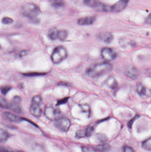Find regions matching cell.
Listing matches in <instances>:
<instances>
[{"mask_svg":"<svg viewBox=\"0 0 151 152\" xmlns=\"http://www.w3.org/2000/svg\"><path fill=\"white\" fill-rule=\"evenodd\" d=\"M112 69L111 64L108 62H103L90 66L87 69L86 73L88 75L95 77L107 74Z\"/></svg>","mask_w":151,"mask_h":152,"instance_id":"cell-1","label":"cell"},{"mask_svg":"<svg viewBox=\"0 0 151 152\" xmlns=\"http://www.w3.org/2000/svg\"><path fill=\"white\" fill-rule=\"evenodd\" d=\"M22 14L30 19L32 22H38L36 18L40 13V10L38 6L33 3H27L23 5L21 9Z\"/></svg>","mask_w":151,"mask_h":152,"instance_id":"cell-2","label":"cell"},{"mask_svg":"<svg viewBox=\"0 0 151 152\" xmlns=\"http://www.w3.org/2000/svg\"><path fill=\"white\" fill-rule=\"evenodd\" d=\"M43 101L40 95L35 96L32 98L29 111L35 118H40L43 112Z\"/></svg>","mask_w":151,"mask_h":152,"instance_id":"cell-3","label":"cell"},{"mask_svg":"<svg viewBox=\"0 0 151 152\" xmlns=\"http://www.w3.org/2000/svg\"><path fill=\"white\" fill-rule=\"evenodd\" d=\"M66 50L62 46L56 47L51 55V59L55 64H59L67 57Z\"/></svg>","mask_w":151,"mask_h":152,"instance_id":"cell-4","label":"cell"},{"mask_svg":"<svg viewBox=\"0 0 151 152\" xmlns=\"http://www.w3.org/2000/svg\"><path fill=\"white\" fill-rule=\"evenodd\" d=\"M44 114L45 117L51 121H55L59 118L60 111L58 108L52 106H48L45 108Z\"/></svg>","mask_w":151,"mask_h":152,"instance_id":"cell-5","label":"cell"},{"mask_svg":"<svg viewBox=\"0 0 151 152\" xmlns=\"http://www.w3.org/2000/svg\"><path fill=\"white\" fill-rule=\"evenodd\" d=\"M55 125L56 127L64 132L69 130L71 126V122L69 119L65 117H59L55 120Z\"/></svg>","mask_w":151,"mask_h":152,"instance_id":"cell-6","label":"cell"},{"mask_svg":"<svg viewBox=\"0 0 151 152\" xmlns=\"http://www.w3.org/2000/svg\"><path fill=\"white\" fill-rule=\"evenodd\" d=\"M21 99L20 96H15L13 97L11 102L9 103V108L11 110L16 113H20L21 111L20 104Z\"/></svg>","mask_w":151,"mask_h":152,"instance_id":"cell-7","label":"cell"},{"mask_svg":"<svg viewBox=\"0 0 151 152\" xmlns=\"http://www.w3.org/2000/svg\"><path fill=\"white\" fill-rule=\"evenodd\" d=\"M102 58L106 61H109L113 60L116 58V53L113 49L110 48H104L102 50Z\"/></svg>","mask_w":151,"mask_h":152,"instance_id":"cell-8","label":"cell"},{"mask_svg":"<svg viewBox=\"0 0 151 152\" xmlns=\"http://www.w3.org/2000/svg\"><path fill=\"white\" fill-rule=\"evenodd\" d=\"M1 117L4 120L14 123H18L22 121L23 120L21 117L7 112L3 113Z\"/></svg>","mask_w":151,"mask_h":152,"instance_id":"cell-9","label":"cell"},{"mask_svg":"<svg viewBox=\"0 0 151 152\" xmlns=\"http://www.w3.org/2000/svg\"><path fill=\"white\" fill-rule=\"evenodd\" d=\"M129 0H119L111 7V11L119 12L123 11L127 6Z\"/></svg>","mask_w":151,"mask_h":152,"instance_id":"cell-10","label":"cell"},{"mask_svg":"<svg viewBox=\"0 0 151 152\" xmlns=\"http://www.w3.org/2000/svg\"><path fill=\"white\" fill-rule=\"evenodd\" d=\"M95 17L94 16L85 17V18H80L78 20V23L79 25H81V26L90 25L93 24L95 22Z\"/></svg>","mask_w":151,"mask_h":152,"instance_id":"cell-11","label":"cell"},{"mask_svg":"<svg viewBox=\"0 0 151 152\" xmlns=\"http://www.w3.org/2000/svg\"><path fill=\"white\" fill-rule=\"evenodd\" d=\"M125 74L127 77L133 79L137 78L138 76V72L137 70L134 67L129 68L127 69Z\"/></svg>","mask_w":151,"mask_h":152,"instance_id":"cell-12","label":"cell"},{"mask_svg":"<svg viewBox=\"0 0 151 152\" xmlns=\"http://www.w3.org/2000/svg\"><path fill=\"white\" fill-rule=\"evenodd\" d=\"M83 3L87 6L95 10L101 2L98 0H84Z\"/></svg>","mask_w":151,"mask_h":152,"instance_id":"cell-13","label":"cell"},{"mask_svg":"<svg viewBox=\"0 0 151 152\" xmlns=\"http://www.w3.org/2000/svg\"><path fill=\"white\" fill-rule=\"evenodd\" d=\"M9 137V134L6 130L0 128V142H5Z\"/></svg>","mask_w":151,"mask_h":152,"instance_id":"cell-14","label":"cell"},{"mask_svg":"<svg viewBox=\"0 0 151 152\" xmlns=\"http://www.w3.org/2000/svg\"><path fill=\"white\" fill-rule=\"evenodd\" d=\"M99 37L104 42L107 43L111 42L113 39V35L110 33H105V34H102Z\"/></svg>","mask_w":151,"mask_h":152,"instance_id":"cell-15","label":"cell"},{"mask_svg":"<svg viewBox=\"0 0 151 152\" xmlns=\"http://www.w3.org/2000/svg\"><path fill=\"white\" fill-rule=\"evenodd\" d=\"M106 84L109 87L112 88H115L118 86V82L113 77H111L107 79Z\"/></svg>","mask_w":151,"mask_h":152,"instance_id":"cell-16","label":"cell"},{"mask_svg":"<svg viewBox=\"0 0 151 152\" xmlns=\"http://www.w3.org/2000/svg\"><path fill=\"white\" fill-rule=\"evenodd\" d=\"M58 30L56 28H52L50 30L48 34V36L51 40H55L58 39Z\"/></svg>","mask_w":151,"mask_h":152,"instance_id":"cell-17","label":"cell"},{"mask_svg":"<svg viewBox=\"0 0 151 152\" xmlns=\"http://www.w3.org/2000/svg\"><path fill=\"white\" fill-rule=\"evenodd\" d=\"M137 90L138 94L142 96L145 95L147 93V89L141 83H139L137 85Z\"/></svg>","mask_w":151,"mask_h":152,"instance_id":"cell-18","label":"cell"},{"mask_svg":"<svg viewBox=\"0 0 151 152\" xmlns=\"http://www.w3.org/2000/svg\"><path fill=\"white\" fill-rule=\"evenodd\" d=\"M51 4L53 7L59 8L64 6L65 2L64 0H51Z\"/></svg>","mask_w":151,"mask_h":152,"instance_id":"cell-19","label":"cell"},{"mask_svg":"<svg viewBox=\"0 0 151 152\" xmlns=\"http://www.w3.org/2000/svg\"><path fill=\"white\" fill-rule=\"evenodd\" d=\"M68 34L66 30H58V39H59L61 41H64L67 37Z\"/></svg>","mask_w":151,"mask_h":152,"instance_id":"cell-20","label":"cell"},{"mask_svg":"<svg viewBox=\"0 0 151 152\" xmlns=\"http://www.w3.org/2000/svg\"><path fill=\"white\" fill-rule=\"evenodd\" d=\"M95 149L98 151L105 152L110 150V146L107 144L101 145L97 146Z\"/></svg>","mask_w":151,"mask_h":152,"instance_id":"cell-21","label":"cell"},{"mask_svg":"<svg viewBox=\"0 0 151 152\" xmlns=\"http://www.w3.org/2000/svg\"><path fill=\"white\" fill-rule=\"evenodd\" d=\"M142 147L144 149L150 151L151 149V139L150 138L145 140L142 144Z\"/></svg>","mask_w":151,"mask_h":152,"instance_id":"cell-22","label":"cell"},{"mask_svg":"<svg viewBox=\"0 0 151 152\" xmlns=\"http://www.w3.org/2000/svg\"><path fill=\"white\" fill-rule=\"evenodd\" d=\"M0 152H25L18 150H13L8 147L0 145Z\"/></svg>","mask_w":151,"mask_h":152,"instance_id":"cell-23","label":"cell"},{"mask_svg":"<svg viewBox=\"0 0 151 152\" xmlns=\"http://www.w3.org/2000/svg\"><path fill=\"white\" fill-rule=\"evenodd\" d=\"M9 103L4 97L0 96V107L3 109H8Z\"/></svg>","mask_w":151,"mask_h":152,"instance_id":"cell-24","label":"cell"},{"mask_svg":"<svg viewBox=\"0 0 151 152\" xmlns=\"http://www.w3.org/2000/svg\"><path fill=\"white\" fill-rule=\"evenodd\" d=\"M87 137L86 130H79L77 131L76 137L77 138H82V137Z\"/></svg>","mask_w":151,"mask_h":152,"instance_id":"cell-25","label":"cell"},{"mask_svg":"<svg viewBox=\"0 0 151 152\" xmlns=\"http://www.w3.org/2000/svg\"><path fill=\"white\" fill-rule=\"evenodd\" d=\"M13 22V20L11 18L9 17H4L2 19V23L4 25H9L12 24Z\"/></svg>","mask_w":151,"mask_h":152,"instance_id":"cell-26","label":"cell"},{"mask_svg":"<svg viewBox=\"0 0 151 152\" xmlns=\"http://www.w3.org/2000/svg\"><path fill=\"white\" fill-rule=\"evenodd\" d=\"M82 152H99L96 149H93L90 147L83 146L82 148Z\"/></svg>","mask_w":151,"mask_h":152,"instance_id":"cell-27","label":"cell"},{"mask_svg":"<svg viewBox=\"0 0 151 152\" xmlns=\"http://www.w3.org/2000/svg\"><path fill=\"white\" fill-rule=\"evenodd\" d=\"M81 109L83 112L87 113H90V109L89 106L87 104H82L80 105Z\"/></svg>","mask_w":151,"mask_h":152,"instance_id":"cell-28","label":"cell"},{"mask_svg":"<svg viewBox=\"0 0 151 152\" xmlns=\"http://www.w3.org/2000/svg\"><path fill=\"white\" fill-rule=\"evenodd\" d=\"M11 87L8 86H4L2 87L1 88V91L3 94H6L10 90Z\"/></svg>","mask_w":151,"mask_h":152,"instance_id":"cell-29","label":"cell"},{"mask_svg":"<svg viewBox=\"0 0 151 152\" xmlns=\"http://www.w3.org/2000/svg\"><path fill=\"white\" fill-rule=\"evenodd\" d=\"M97 137L101 142H105L107 140V138L105 135L103 134H98Z\"/></svg>","mask_w":151,"mask_h":152,"instance_id":"cell-30","label":"cell"},{"mask_svg":"<svg viewBox=\"0 0 151 152\" xmlns=\"http://www.w3.org/2000/svg\"><path fill=\"white\" fill-rule=\"evenodd\" d=\"M69 99V98H64V99H61V100H59L57 104V105H60V104H64L66 103V102L68 101V100Z\"/></svg>","mask_w":151,"mask_h":152,"instance_id":"cell-31","label":"cell"},{"mask_svg":"<svg viewBox=\"0 0 151 152\" xmlns=\"http://www.w3.org/2000/svg\"><path fill=\"white\" fill-rule=\"evenodd\" d=\"M123 152H134V150L133 148H131L130 146L126 145L124 147L123 149Z\"/></svg>","mask_w":151,"mask_h":152,"instance_id":"cell-32","label":"cell"},{"mask_svg":"<svg viewBox=\"0 0 151 152\" xmlns=\"http://www.w3.org/2000/svg\"><path fill=\"white\" fill-rule=\"evenodd\" d=\"M93 132V129L92 128V127H90L87 129V130H86L87 137L90 136L91 135V134H92Z\"/></svg>","mask_w":151,"mask_h":152,"instance_id":"cell-33","label":"cell"},{"mask_svg":"<svg viewBox=\"0 0 151 152\" xmlns=\"http://www.w3.org/2000/svg\"><path fill=\"white\" fill-rule=\"evenodd\" d=\"M139 117V116L137 115V116H135L134 118L132 119L131 120H130L129 121V122L128 123V126L129 127V128H132V125H133V123H134V121H135V120H136V119H137V118Z\"/></svg>","mask_w":151,"mask_h":152,"instance_id":"cell-34","label":"cell"},{"mask_svg":"<svg viewBox=\"0 0 151 152\" xmlns=\"http://www.w3.org/2000/svg\"><path fill=\"white\" fill-rule=\"evenodd\" d=\"M27 51H22L20 53L19 55L20 57H23V56H25L27 54Z\"/></svg>","mask_w":151,"mask_h":152,"instance_id":"cell-35","label":"cell"},{"mask_svg":"<svg viewBox=\"0 0 151 152\" xmlns=\"http://www.w3.org/2000/svg\"><path fill=\"white\" fill-rule=\"evenodd\" d=\"M147 23H149V24H150L151 23V15L150 14L148 16V18H147Z\"/></svg>","mask_w":151,"mask_h":152,"instance_id":"cell-36","label":"cell"}]
</instances>
